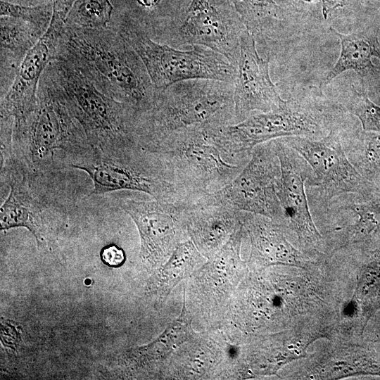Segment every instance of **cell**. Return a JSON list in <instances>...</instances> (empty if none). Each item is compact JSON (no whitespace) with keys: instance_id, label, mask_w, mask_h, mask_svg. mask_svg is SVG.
I'll return each instance as SVG.
<instances>
[{"instance_id":"cell-24","label":"cell","mask_w":380,"mask_h":380,"mask_svg":"<svg viewBox=\"0 0 380 380\" xmlns=\"http://www.w3.org/2000/svg\"><path fill=\"white\" fill-rule=\"evenodd\" d=\"M246 29L255 37L273 30L284 11L274 0H230Z\"/></svg>"},{"instance_id":"cell-9","label":"cell","mask_w":380,"mask_h":380,"mask_svg":"<svg viewBox=\"0 0 380 380\" xmlns=\"http://www.w3.org/2000/svg\"><path fill=\"white\" fill-rule=\"evenodd\" d=\"M280 175L273 140L260 144L239 175L220 190L205 195L202 203L260 215L282 224L284 217L277 194Z\"/></svg>"},{"instance_id":"cell-31","label":"cell","mask_w":380,"mask_h":380,"mask_svg":"<svg viewBox=\"0 0 380 380\" xmlns=\"http://www.w3.org/2000/svg\"><path fill=\"white\" fill-rule=\"evenodd\" d=\"M323 18L327 20L334 11L343 6V0H319Z\"/></svg>"},{"instance_id":"cell-12","label":"cell","mask_w":380,"mask_h":380,"mask_svg":"<svg viewBox=\"0 0 380 380\" xmlns=\"http://www.w3.org/2000/svg\"><path fill=\"white\" fill-rule=\"evenodd\" d=\"M188 201H165L151 197H122L118 205L134 222L140 237L139 256L151 267L164 263L176 246L189 238L186 227Z\"/></svg>"},{"instance_id":"cell-3","label":"cell","mask_w":380,"mask_h":380,"mask_svg":"<svg viewBox=\"0 0 380 380\" xmlns=\"http://www.w3.org/2000/svg\"><path fill=\"white\" fill-rule=\"evenodd\" d=\"M44 73L94 148L106 152L139 145V113L117 100L71 60L56 55Z\"/></svg>"},{"instance_id":"cell-14","label":"cell","mask_w":380,"mask_h":380,"mask_svg":"<svg viewBox=\"0 0 380 380\" xmlns=\"http://www.w3.org/2000/svg\"><path fill=\"white\" fill-rule=\"evenodd\" d=\"M269 61L270 56L264 58L258 53L255 37L243 30L234 83L235 124L255 113L273 111L287 105L289 101L281 99L271 80Z\"/></svg>"},{"instance_id":"cell-7","label":"cell","mask_w":380,"mask_h":380,"mask_svg":"<svg viewBox=\"0 0 380 380\" xmlns=\"http://www.w3.org/2000/svg\"><path fill=\"white\" fill-rule=\"evenodd\" d=\"M115 29L140 57L158 89L192 79L234 83L236 66L214 50L200 45L179 50L156 42L151 37L147 25L132 16L124 17Z\"/></svg>"},{"instance_id":"cell-26","label":"cell","mask_w":380,"mask_h":380,"mask_svg":"<svg viewBox=\"0 0 380 380\" xmlns=\"http://www.w3.org/2000/svg\"><path fill=\"white\" fill-rule=\"evenodd\" d=\"M346 207L357 215L356 222L349 231V241H360L380 226V197L351 203Z\"/></svg>"},{"instance_id":"cell-10","label":"cell","mask_w":380,"mask_h":380,"mask_svg":"<svg viewBox=\"0 0 380 380\" xmlns=\"http://www.w3.org/2000/svg\"><path fill=\"white\" fill-rule=\"evenodd\" d=\"M319 125L310 113L293 107L289 102L282 108L255 113L243 121L226 126L210 127L214 141L232 160L247 163L258 145L287 137H312Z\"/></svg>"},{"instance_id":"cell-11","label":"cell","mask_w":380,"mask_h":380,"mask_svg":"<svg viewBox=\"0 0 380 380\" xmlns=\"http://www.w3.org/2000/svg\"><path fill=\"white\" fill-rule=\"evenodd\" d=\"M246 27L230 0H191L178 25L167 31L173 46L200 45L224 56L236 66Z\"/></svg>"},{"instance_id":"cell-30","label":"cell","mask_w":380,"mask_h":380,"mask_svg":"<svg viewBox=\"0 0 380 380\" xmlns=\"http://www.w3.org/2000/svg\"><path fill=\"white\" fill-rule=\"evenodd\" d=\"M100 256L102 262L110 267H118L126 260L125 251L115 244L108 245L103 248Z\"/></svg>"},{"instance_id":"cell-33","label":"cell","mask_w":380,"mask_h":380,"mask_svg":"<svg viewBox=\"0 0 380 380\" xmlns=\"http://www.w3.org/2000/svg\"><path fill=\"white\" fill-rule=\"evenodd\" d=\"M372 4H374V6L379 8L380 10V0H370Z\"/></svg>"},{"instance_id":"cell-21","label":"cell","mask_w":380,"mask_h":380,"mask_svg":"<svg viewBox=\"0 0 380 380\" xmlns=\"http://www.w3.org/2000/svg\"><path fill=\"white\" fill-rule=\"evenodd\" d=\"M244 232L242 224L197 273L198 284L206 286L205 291L212 292V297L228 291L236 278L237 269L241 267L240 248Z\"/></svg>"},{"instance_id":"cell-17","label":"cell","mask_w":380,"mask_h":380,"mask_svg":"<svg viewBox=\"0 0 380 380\" xmlns=\"http://www.w3.org/2000/svg\"><path fill=\"white\" fill-rule=\"evenodd\" d=\"M243 215L223 205L189 203L185 217L189 238L209 258L242 225Z\"/></svg>"},{"instance_id":"cell-4","label":"cell","mask_w":380,"mask_h":380,"mask_svg":"<svg viewBox=\"0 0 380 380\" xmlns=\"http://www.w3.org/2000/svg\"><path fill=\"white\" fill-rule=\"evenodd\" d=\"M234 91V84L210 79L183 80L159 89L152 107L139 117L138 144L151 151L179 129L235 124Z\"/></svg>"},{"instance_id":"cell-27","label":"cell","mask_w":380,"mask_h":380,"mask_svg":"<svg viewBox=\"0 0 380 380\" xmlns=\"http://www.w3.org/2000/svg\"><path fill=\"white\" fill-rule=\"evenodd\" d=\"M360 151H355V163L359 172L368 181L380 170V132H365Z\"/></svg>"},{"instance_id":"cell-18","label":"cell","mask_w":380,"mask_h":380,"mask_svg":"<svg viewBox=\"0 0 380 380\" xmlns=\"http://www.w3.org/2000/svg\"><path fill=\"white\" fill-rule=\"evenodd\" d=\"M329 31L339 39L341 51L324 84L349 70L365 77L380 76V41L376 32L367 30L346 34L332 27Z\"/></svg>"},{"instance_id":"cell-32","label":"cell","mask_w":380,"mask_h":380,"mask_svg":"<svg viewBox=\"0 0 380 380\" xmlns=\"http://www.w3.org/2000/svg\"><path fill=\"white\" fill-rule=\"evenodd\" d=\"M161 0H136V1L143 7H155Z\"/></svg>"},{"instance_id":"cell-5","label":"cell","mask_w":380,"mask_h":380,"mask_svg":"<svg viewBox=\"0 0 380 380\" xmlns=\"http://www.w3.org/2000/svg\"><path fill=\"white\" fill-rule=\"evenodd\" d=\"M157 154L186 200L196 201L229 184L246 163H238L213 141L206 125L179 129L148 151Z\"/></svg>"},{"instance_id":"cell-19","label":"cell","mask_w":380,"mask_h":380,"mask_svg":"<svg viewBox=\"0 0 380 380\" xmlns=\"http://www.w3.org/2000/svg\"><path fill=\"white\" fill-rule=\"evenodd\" d=\"M45 32L20 18L1 17V96L12 84L27 52Z\"/></svg>"},{"instance_id":"cell-2","label":"cell","mask_w":380,"mask_h":380,"mask_svg":"<svg viewBox=\"0 0 380 380\" xmlns=\"http://www.w3.org/2000/svg\"><path fill=\"white\" fill-rule=\"evenodd\" d=\"M37 99L33 110L1 129V161L32 172H49L54 167L57 152L68 163L91 146L44 72Z\"/></svg>"},{"instance_id":"cell-16","label":"cell","mask_w":380,"mask_h":380,"mask_svg":"<svg viewBox=\"0 0 380 380\" xmlns=\"http://www.w3.org/2000/svg\"><path fill=\"white\" fill-rule=\"evenodd\" d=\"M63 20L53 15L46 32L25 56L12 84L1 97V120L13 122L35 108L39 82L45 68L55 56Z\"/></svg>"},{"instance_id":"cell-23","label":"cell","mask_w":380,"mask_h":380,"mask_svg":"<svg viewBox=\"0 0 380 380\" xmlns=\"http://www.w3.org/2000/svg\"><path fill=\"white\" fill-rule=\"evenodd\" d=\"M194 334L191 319L184 303L179 317L162 334L148 345L134 348L124 356L129 365L144 367L167 358L182 343Z\"/></svg>"},{"instance_id":"cell-22","label":"cell","mask_w":380,"mask_h":380,"mask_svg":"<svg viewBox=\"0 0 380 380\" xmlns=\"http://www.w3.org/2000/svg\"><path fill=\"white\" fill-rule=\"evenodd\" d=\"M194 242L188 239L180 242L168 259L150 278L147 290L159 303L165 300L172 289L204 261Z\"/></svg>"},{"instance_id":"cell-20","label":"cell","mask_w":380,"mask_h":380,"mask_svg":"<svg viewBox=\"0 0 380 380\" xmlns=\"http://www.w3.org/2000/svg\"><path fill=\"white\" fill-rule=\"evenodd\" d=\"M243 226L251 244V259L263 264L291 262L299 253L284 237L281 224L272 219L244 212Z\"/></svg>"},{"instance_id":"cell-1","label":"cell","mask_w":380,"mask_h":380,"mask_svg":"<svg viewBox=\"0 0 380 380\" xmlns=\"http://www.w3.org/2000/svg\"><path fill=\"white\" fill-rule=\"evenodd\" d=\"M56 54L72 61L117 100L139 116L158 93L140 57L115 28H84L63 23Z\"/></svg>"},{"instance_id":"cell-6","label":"cell","mask_w":380,"mask_h":380,"mask_svg":"<svg viewBox=\"0 0 380 380\" xmlns=\"http://www.w3.org/2000/svg\"><path fill=\"white\" fill-rule=\"evenodd\" d=\"M67 165L89 175L94 186L89 195L126 190L159 201L185 200L161 158L139 145L111 152L90 146Z\"/></svg>"},{"instance_id":"cell-25","label":"cell","mask_w":380,"mask_h":380,"mask_svg":"<svg viewBox=\"0 0 380 380\" xmlns=\"http://www.w3.org/2000/svg\"><path fill=\"white\" fill-rule=\"evenodd\" d=\"M113 7L109 0H75L64 23L84 28L107 27Z\"/></svg>"},{"instance_id":"cell-15","label":"cell","mask_w":380,"mask_h":380,"mask_svg":"<svg viewBox=\"0 0 380 380\" xmlns=\"http://www.w3.org/2000/svg\"><path fill=\"white\" fill-rule=\"evenodd\" d=\"M279 160L281 175L277 194L283 210L284 222L293 230L299 239L305 243H315L320 239L313 222L305 182L311 178L307 163L281 138L273 140Z\"/></svg>"},{"instance_id":"cell-13","label":"cell","mask_w":380,"mask_h":380,"mask_svg":"<svg viewBox=\"0 0 380 380\" xmlns=\"http://www.w3.org/2000/svg\"><path fill=\"white\" fill-rule=\"evenodd\" d=\"M282 140L307 163L326 199L356 194L366 195L371 189L365 179L347 156L337 134L331 130L321 139L287 137Z\"/></svg>"},{"instance_id":"cell-8","label":"cell","mask_w":380,"mask_h":380,"mask_svg":"<svg viewBox=\"0 0 380 380\" xmlns=\"http://www.w3.org/2000/svg\"><path fill=\"white\" fill-rule=\"evenodd\" d=\"M10 191L0 208V229L23 227L43 247L58 232L65 210L45 181L48 172H32L12 163L1 165Z\"/></svg>"},{"instance_id":"cell-29","label":"cell","mask_w":380,"mask_h":380,"mask_svg":"<svg viewBox=\"0 0 380 380\" xmlns=\"http://www.w3.org/2000/svg\"><path fill=\"white\" fill-rule=\"evenodd\" d=\"M353 111L365 132H380V106L371 101L366 94L357 97Z\"/></svg>"},{"instance_id":"cell-28","label":"cell","mask_w":380,"mask_h":380,"mask_svg":"<svg viewBox=\"0 0 380 380\" xmlns=\"http://www.w3.org/2000/svg\"><path fill=\"white\" fill-rule=\"evenodd\" d=\"M53 4L26 6L1 0V17L8 16L20 18L34 24L44 32L48 30L53 16Z\"/></svg>"}]
</instances>
